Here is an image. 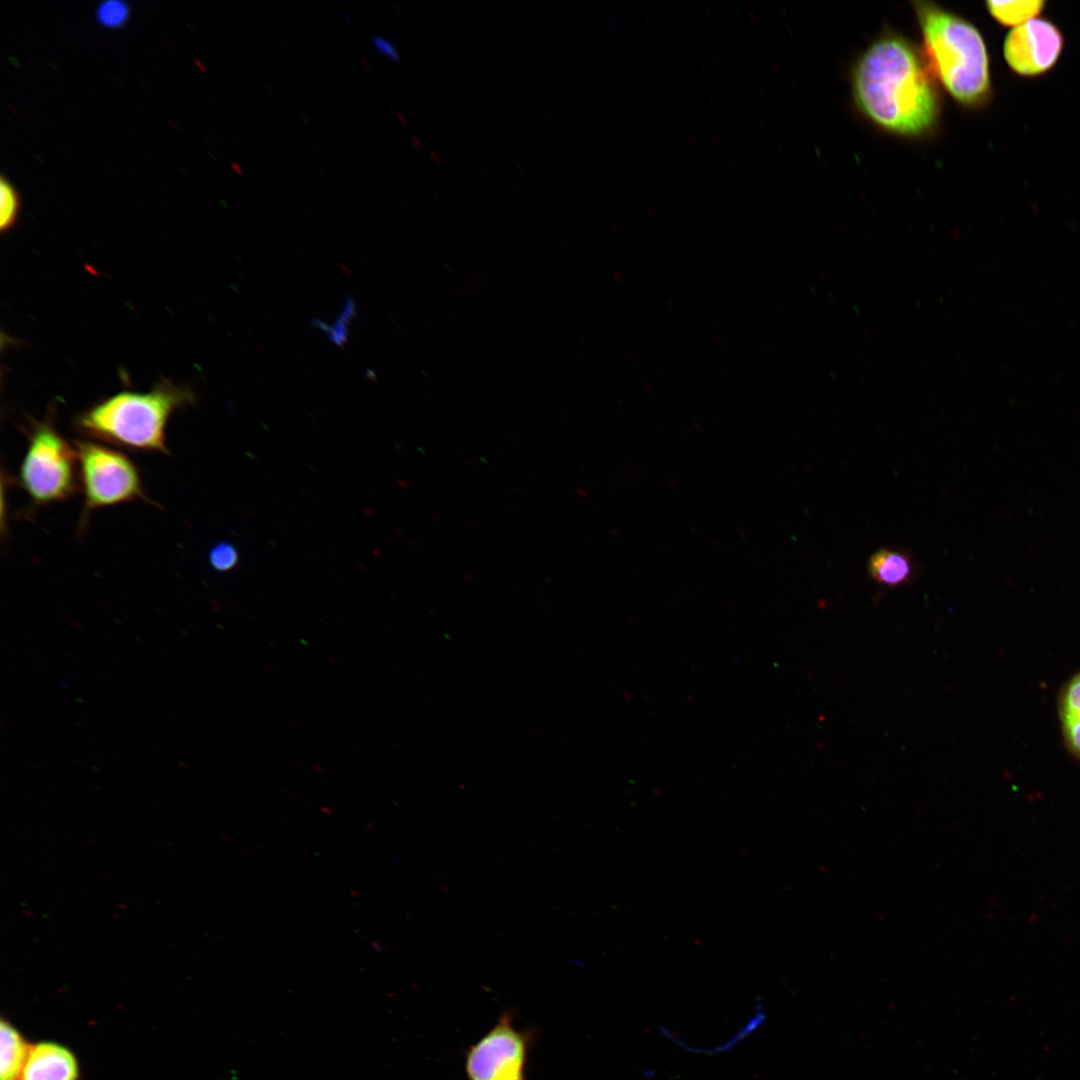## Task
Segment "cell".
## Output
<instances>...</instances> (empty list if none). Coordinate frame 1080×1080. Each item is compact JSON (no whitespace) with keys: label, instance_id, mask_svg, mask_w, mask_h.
<instances>
[{"label":"cell","instance_id":"cell-19","mask_svg":"<svg viewBox=\"0 0 1080 1080\" xmlns=\"http://www.w3.org/2000/svg\"><path fill=\"white\" fill-rule=\"evenodd\" d=\"M301 119H302V120H303L304 122H307V121H308V118H307V116H306L305 114H304V115H303V114L301 115Z\"/></svg>","mask_w":1080,"mask_h":1080},{"label":"cell","instance_id":"cell-4","mask_svg":"<svg viewBox=\"0 0 1080 1080\" xmlns=\"http://www.w3.org/2000/svg\"><path fill=\"white\" fill-rule=\"evenodd\" d=\"M19 478L32 502L47 505L74 496L80 485L76 447L59 433L53 415L32 420Z\"/></svg>","mask_w":1080,"mask_h":1080},{"label":"cell","instance_id":"cell-6","mask_svg":"<svg viewBox=\"0 0 1080 1080\" xmlns=\"http://www.w3.org/2000/svg\"><path fill=\"white\" fill-rule=\"evenodd\" d=\"M528 1039L503 1016L466 1054L468 1080H525Z\"/></svg>","mask_w":1080,"mask_h":1080},{"label":"cell","instance_id":"cell-11","mask_svg":"<svg viewBox=\"0 0 1080 1080\" xmlns=\"http://www.w3.org/2000/svg\"><path fill=\"white\" fill-rule=\"evenodd\" d=\"M1059 711L1065 740L1080 757V673L1065 687Z\"/></svg>","mask_w":1080,"mask_h":1080},{"label":"cell","instance_id":"cell-14","mask_svg":"<svg viewBox=\"0 0 1080 1080\" xmlns=\"http://www.w3.org/2000/svg\"><path fill=\"white\" fill-rule=\"evenodd\" d=\"M131 8L124 0H105L96 8L97 23L108 29L122 28L129 21Z\"/></svg>","mask_w":1080,"mask_h":1080},{"label":"cell","instance_id":"cell-1","mask_svg":"<svg viewBox=\"0 0 1080 1080\" xmlns=\"http://www.w3.org/2000/svg\"><path fill=\"white\" fill-rule=\"evenodd\" d=\"M928 65L913 46L897 36L875 41L853 72L858 108L878 126L905 136L931 129L939 97Z\"/></svg>","mask_w":1080,"mask_h":1080},{"label":"cell","instance_id":"cell-9","mask_svg":"<svg viewBox=\"0 0 1080 1080\" xmlns=\"http://www.w3.org/2000/svg\"><path fill=\"white\" fill-rule=\"evenodd\" d=\"M0 1080H20L31 1045L9 1021L0 1023Z\"/></svg>","mask_w":1080,"mask_h":1080},{"label":"cell","instance_id":"cell-12","mask_svg":"<svg viewBox=\"0 0 1080 1080\" xmlns=\"http://www.w3.org/2000/svg\"><path fill=\"white\" fill-rule=\"evenodd\" d=\"M1045 4L1043 0H990L986 2V7L999 24L1015 28L1039 16Z\"/></svg>","mask_w":1080,"mask_h":1080},{"label":"cell","instance_id":"cell-10","mask_svg":"<svg viewBox=\"0 0 1080 1080\" xmlns=\"http://www.w3.org/2000/svg\"><path fill=\"white\" fill-rule=\"evenodd\" d=\"M868 570L870 576L878 583L897 586L911 577L913 566L910 557L904 552L881 549L871 556Z\"/></svg>","mask_w":1080,"mask_h":1080},{"label":"cell","instance_id":"cell-16","mask_svg":"<svg viewBox=\"0 0 1080 1080\" xmlns=\"http://www.w3.org/2000/svg\"><path fill=\"white\" fill-rule=\"evenodd\" d=\"M371 37L374 46L382 55L392 61H400L401 53L398 51L397 47L393 42L375 33H373Z\"/></svg>","mask_w":1080,"mask_h":1080},{"label":"cell","instance_id":"cell-3","mask_svg":"<svg viewBox=\"0 0 1080 1080\" xmlns=\"http://www.w3.org/2000/svg\"><path fill=\"white\" fill-rule=\"evenodd\" d=\"M928 67L959 103L976 107L991 97L989 57L979 30L929 2L915 3Z\"/></svg>","mask_w":1080,"mask_h":1080},{"label":"cell","instance_id":"cell-8","mask_svg":"<svg viewBox=\"0 0 1080 1080\" xmlns=\"http://www.w3.org/2000/svg\"><path fill=\"white\" fill-rule=\"evenodd\" d=\"M80 1067L71 1049L55 1041L31 1045L20 1080H79Z\"/></svg>","mask_w":1080,"mask_h":1080},{"label":"cell","instance_id":"cell-5","mask_svg":"<svg viewBox=\"0 0 1080 1080\" xmlns=\"http://www.w3.org/2000/svg\"><path fill=\"white\" fill-rule=\"evenodd\" d=\"M85 511L144 500L135 464L121 451L94 441L76 443Z\"/></svg>","mask_w":1080,"mask_h":1080},{"label":"cell","instance_id":"cell-15","mask_svg":"<svg viewBox=\"0 0 1080 1080\" xmlns=\"http://www.w3.org/2000/svg\"><path fill=\"white\" fill-rule=\"evenodd\" d=\"M210 565L220 572L233 569L239 561V554L235 546L229 542L216 544L208 555Z\"/></svg>","mask_w":1080,"mask_h":1080},{"label":"cell","instance_id":"cell-7","mask_svg":"<svg viewBox=\"0 0 1080 1080\" xmlns=\"http://www.w3.org/2000/svg\"><path fill=\"white\" fill-rule=\"evenodd\" d=\"M1064 48L1059 27L1047 19L1035 18L1009 31L1003 55L1010 69L1022 77L1047 73L1058 62Z\"/></svg>","mask_w":1080,"mask_h":1080},{"label":"cell","instance_id":"cell-18","mask_svg":"<svg viewBox=\"0 0 1080 1080\" xmlns=\"http://www.w3.org/2000/svg\"><path fill=\"white\" fill-rule=\"evenodd\" d=\"M341 15H342V17H343V18H344V19H345L346 21L350 22V20H351V19H350V17H349V15H348V14H346V13H342Z\"/></svg>","mask_w":1080,"mask_h":1080},{"label":"cell","instance_id":"cell-17","mask_svg":"<svg viewBox=\"0 0 1080 1080\" xmlns=\"http://www.w3.org/2000/svg\"><path fill=\"white\" fill-rule=\"evenodd\" d=\"M232 166L235 167V170L238 171V173L243 174L242 168L240 166L236 165L235 163H233Z\"/></svg>","mask_w":1080,"mask_h":1080},{"label":"cell","instance_id":"cell-13","mask_svg":"<svg viewBox=\"0 0 1080 1080\" xmlns=\"http://www.w3.org/2000/svg\"><path fill=\"white\" fill-rule=\"evenodd\" d=\"M21 209L20 195L5 175L0 177V231L6 233L17 223Z\"/></svg>","mask_w":1080,"mask_h":1080},{"label":"cell","instance_id":"cell-2","mask_svg":"<svg viewBox=\"0 0 1080 1080\" xmlns=\"http://www.w3.org/2000/svg\"><path fill=\"white\" fill-rule=\"evenodd\" d=\"M189 388L162 378L147 392L121 391L81 412V434L131 451L169 454L166 426L171 415L195 402Z\"/></svg>","mask_w":1080,"mask_h":1080}]
</instances>
